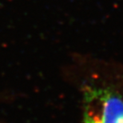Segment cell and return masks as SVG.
<instances>
[{
  "instance_id": "obj_1",
  "label": "cell",
  "mask_w": 123,
  "mask_h": 123,
  "mask_svg": "<svg viewBox=\"0 0 123 123\" xmlns=\"http://www.w3.org/2000/svg\"><path fill=\"white\" fill-rule=\"evenodd\" d=\"M82 115L83 123H123V98L110 87L86 86Z\"/></svg>"
}]
</instances>
